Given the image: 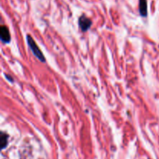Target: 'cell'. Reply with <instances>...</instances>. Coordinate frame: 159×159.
<instances>
[{"mask_svg": "<svg viewBox=\"0 0 159 159\" xmlns=\"http://www.w3.org/2000/svg\"><path fill=\"white\" fill-rule=\"evenodd\" d=\"M26 40H27V43L28 45H29L30 48L31 49L32 52L34 53V55H35L41 62H45L46 60H45L44 56H43V53L40 51V48H38V46L36 44L34 39H33L30 35H27V37H26Z\"/></svg>", "mask_w": 159, "mask_h": 159, "instance_id": "cell-1", "label": "cell"}, {"mask_svg": "<svg viewBox=\"0 0 159 159\" xmlns=\"http://www.w3.org/2000/svg\"><path fill=\"white\" fill-rule=\"evenodd\" d=\"M79 27L81 28L82 31L85 32L88 30L92 26V20L89 17L85 16V15H82V16L79 17Z\"/></svg>", "mask_w": 159, "mask_h": 159, "instance_id": "cell-2", "label": "cell"}, {"mask_svg": "<svg viewBox=\"0 0 159 159\" xmlns=\"http://www.w3.org/2000/svg\"><path fill=\"white\" fill-rule=\"evenodd\" d=\"M0 36H1L2 41L4 42V43H9L11 37L7 26H3V25L1 26V28H0Z\"/></svg>", "mask_w": 159, "mask_h": 159, "instance_id": "cell-3", "label": "cell"}, {"mask_svg": "<svg viewBox=\"0 0 159 159\" xmlns=\"http://www.w3.org/2000/svg\"><path fill=\"white\" fill-rule=\"evenodd\" d=\"M140 13L142 16H147L148 15V6L147 0H140L139 3Z\"/></svg>", "mask_w": 159, "mask_h": 159, "instance_id": "cell-4", "label": "cell"}, {"mask_svg": "<svg viewBox=\"0 0 159 159\" xmlns=\"http://www.w3.org/2000/svg\"><path fill=\"white\" fill-rule=\"evenodd\" d=\"M8 139H9V135L7 134L2 132L1 137H0V142H1V148L2 149L6 148V147L8 144Z\"/></svg>", "mask_w": 159, "mask_h": 159, "instance_id": "cell-5", "label": "cell"}, {"mask_svg": "<svg viewBox=\"0 0 159 159\" xmlns=\"http://www.w3.org/2000/svg\"><path fill=\"white\" fill-rule=\"evenodd\" d=\"M6 78H7V79H9V81H10V82H13V79H12V78H10V77H9V76L6 75Z\"/></svg>", "mask_w": 159, "mask_h": 159, "instance_id": "cell-6", "label": "cell"}]
</instances>
